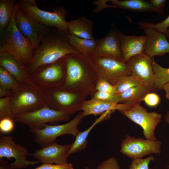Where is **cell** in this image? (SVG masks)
Masks as SVG:
<instances>
[{
	"label": "cell",
	"mask_w": 169,
	"mask_h": 169,
	"mask_svg": "<svg viewBox=\"0 0 169 169\" xmlns=\"http://www.w3.org/2000/svg\"><path fill=\"white\" fill-rule=\"evenodd\" d=\"M65 59L66 79L60 88L93 98L100 75L92 59L80 53L69 54Z\"/></svg>",
	"instance_id": "6da1fadb"
},
{
	"label": "cell",
	"mask_w": 169,
	"mask_h": 169,
	"mask_svg": "<svg viewBox=\"0 0 169 169\" xmlns=\"http://www.w3.org/2000/svg\"><path fill=\"white\" fill-rule=\"evenodd\" d=\"M54 28L33 50L32 57L26 67L29 76L42 66L54 63L69 54L79 53L69 42L68 34Z\"/></svg>",
	"instance_id": "7a4b0ae2"
},
{
	"label": "cell",
	"mask_w": 169,
	"mask_h": 169,
	"mask_svg": "<svg viewBox=\"0 0 169 169\" xmlns=\"http://www.w3.org/2000/svg\"><path fill=\"white\" fill-rule=\"evenodd\" d=\"M17 7V3L10 22L4 30L3 41L1 42L0 47L14 56L21 67L26 69L33 50L30 41L16 25L15 17Z\"/></svg>",
	"instance_id": "3957f363"
},
{
	"label": "cell",
	"mask_w": 169,
	"mask_h": 169,
	"mask_svg": "<svg viewBox=\"0 0 169 169\" xmlns=\"http://www.w3.org/2000/svg\"><path fill=\"white\" fill-rule=\"evenodd\" d=\"M12 92L11 106L14 115L34 111L47 106L45 90L36 85L20 84Z\"/></svg>",
	"instance_id": "277c9868"
},
{
	"label": "cell",
	"mask_w": 169,
	"mask_h": 169,
	"mask_svg": "<svg viewBox=\"0 0 169 169\" xmlns=\"http://www.w3.org/2000/svg\"><path fill=\"white\" fill-rule=\"evenodd\" d=\"M18 8L24 13L48 27L55 28L68 34V22L65 20L68 12L64 6H56L53 12L39 8L35 0H19Z\"/></svg>",
	"instance_id": "5b68a950"
},
{
	"label": "cell",
	"mask_w": 169,
	"mask_h": 169,
	"mask_svg": "<svg viewBox=\"0 0 169 169\" xmlns=\"http://www.w3.org/2000/svg\"><path fill=\"white\" fill-rule=\"evenodd\" d=\"M65 56L38 68L29 75L31 81L44 90L60 88L66 79Z\"/></svg>",
	"instance_id": "8992f818"
},
{
	"label": "cell",
	"mask_w": 169,
	"mask_h": 169,
	"mask_svg": "<svg viewBox=\"0 0 169 169\" xmlns=\"http://www.w3.org/2000/svg\"><path fill=\"white\" fill-rule=\"evenodd\" d=\"M45 90L47 106L69 115L81 110L88 96L81 92L65 91L60 88Z\"/></svg>",
	"instance_id": "52a82bcc"
},
{
	"label": "cell",
	"mask_w": 169,
	"mask_h": 169,
	"mask_svg": "<svg viewBox=\"0 0 169 169\" xmlns=\"http://www.w3.org/2000/svg\"><path fill=\"white\" fill-rule=\"evenodd\" d=\"M84 118L81 112L65 124L54 125L47 124L43 129L30 128V131L34 135L35 142L42 147L55 141L60 136L70 134L76 136L80 131L78 127Z\"/></svg>",
	"instance_id": "ba28073f"
},
{
	"label": "cell",
	"mask_w": 169,
	"mask_h": 169,
	"mask_svg": "<svg viewBox=\"0 0 169 169\" xmlns=\"http://www.w3.org/2000/svg\"><path fill=\"white\" fill-rule=\"evenodd\" d=\"M70 119V115L46 106L34 111L15 115L13 120L30 128L39 129L47 123L67 121Z\"/></svg>",
	"instance_id": "9c48e42d"
},
{
	"label": "cell",
	"mask_w": 169,
	"mask_h": 169,
	"mask_svg": "<svg viewBox=\"0 0 169 169\" xmlns=\"http://www.w3.org/2000/svg\"><path fill=\"white\" fill-rule=\"evenodd\" d=\"M120 112L142 127L145 139L152 141L157 140L155 131L161 121L162 115L161 114L148 112L146 108L140 104L133 105L129 109Z\"/></svg>",
	"instance_id": "30bf717a"
},
{
	"label": "cell",
	"mask_w": 169,
	"mask_h": 169,
	"mask_svg": "<svg viewBox=\"0 0 169 169\" xmlns=\"http://www.w3.org/2000/svg\"><path fill=\"white\" fill-rule=\"evenodd\" d=\"M15 18L17 28L30 41L33 50L38 47L43 38L53 28L29 17L23 12L18 5Z\"/></svg>",
	"instance_id": "8fae6325"
},
{
	"label": "cell",
	"mask_w": 169,
	"mask_h": 169,
	"mask_svg": "<svg viewBox=\"0 0 169 169\" xmlns=\"http://www.w3.org/2000/svg\"><path fill=\"white\" fill-rule=\"evenodd\" d=\"M161 144L159 140L136 138L127 134L121 143L120 152L132 159L142 158L151 154H160Z\"/></svg>",
	"instance_id": "7c38bea8"
},
{
	"label": "cell",
	"mask_w": 169,
	"mask_h": 169,
	"mask_svg": "<svg viewBox=\"0 0 169 169\" xmlns=\"http://www.w3.org/2000/svg\"><path fill=\"white\" fill-rule=\"evenodd\" d=\"M29 155L26 148L16 143L11 136L2 135L0 138V159L11 158L14 161L10 164L13 169H21L39 162L38 161H30L27 158Z\"/></svg>",
	"instance_id": "4fadbf2b"
},
{
	"label": "cell",
	"mask_w": 169,
	"mask_h": 169,
	"mask_svg": "<svg viewBox=\"0 0 169 169\" xmlns=\"http://www.w3.org/2000/svg\"><path fill=\"white\" fill-rule=\"evenodd\" d=\"M118 31L115 24H112L105 36L97 39L96 48L90 58L104 57L124 61Z\"/></svg>",
	"instance_id": "5bb4252c"
},
{
	"label": "cell",
	"mask_w": 169,
	"mask_h": 169,
	"mask_svg": "<svg viewBox=\"0 0 169 169\" xmlns=\"http://www.w3.org/2000/svg\"><path fill=\"white\" fill-rule=\"evenodd\" d=\"M91 59L101 76L114 86L122 76L131 75L126 62L104 57Z\"/></svg>",
	"instance_id": "9a60e30c"
},
{
	"label": "cell",
	"mask_w": 169,
	"mask_h": 169,
	"mask_svg": "<svg viewBox=\"0 0 169 169\" xmlns=\"http://www.w3.org/2000/svg\"><path fill=\"white\" fill-rule=\"evenodd\" d=\"M131 75L142 85L155 90L154 77L151 58L143 54L134 56L127 62Z\"/></svg>",
	"instance_id": "2e32d148"
},
{
	"label": "cell",
	"mask_w": 169,
	"mask_h": 169,
	"mask_svg": "<svg viewBox=\"0 0 169 169\" xmlns=\"http://www.w3.org/2000/svg\"><path fill=\"white\" fill-rule=\"evenodd\" d=\"M71 144L62 145L54 141L48 145L29 153L39 162L57 164L68 163V153Z\"/></svg>",
	"instance_id": "e0dca14e"
},
{
	"label": "cell",
	"mask_w": 169,
	"mask_h": 169,
	"mask_svg": "<svg viewBox=\"0 0 169 169\" xmlns=\"http://www.w3.org/2000/svg\"><path fill=\"white\" fill-rule=\"evenodd\" d=\"M144 53L150 58L169 53V42L165 34L151 28L144 29Z\"/></svg>",
	"instance_id": "ac0fdd59"
},
{
	"label": "cell",
	"mask_w": 169,
	"mask_h": 169,
	"mask_svg": "<svg viewBox=\"0 0 169 169\" xmlns=\"http://www.w3.org/2000/svg\"><path fill=\"white\" fill-rule=\"evenodd\" d=\"M0 66L12 75L20 84L35 85L30 80L26 70L21 67L15 57L1 47Z\"/></svg>",
	"instance_id": "d6986e66"
},
{
	"label": "cell",
	"mask_w": 169,
	"mask_h": 169,
	"mask_svg": "<svg viewBox=\"0 0 169 169\" xmlns=\"http://www.w3.org/2000/svg\"><path fill=\"white\" fill-rule=\"evenodd\" d=\"M133 105L126 104L115 103L94 98L89 100H85L81 107L84 117L90 115L96 116L110 111L118 110L119 111L129 109Z\"/></svg>",
	"instance_id": "ffe728a7"
},
{
	"label": "cell",
	"mask_w": 169,
	"mask_h": 169,
	"mask_svg": "<svg viewBox=\"0 0 169 169\" xmlns=\"http://www.w3.org/2000/svg\"><path fill=\"white\" fill-rule=\"evenodd\" d=\"M118 34L124 61L127 62L131 58L144 53L146 35H126L119 30Z\"/></svg>",
	"instance_id": "44dd1931"
},
{
	"label": "cell",
	"mask_w": 169,
	"mask_h": 169,
	"mask_svg": "<svg viewBox=\"0 0 169 169\" xmlns=\"http://www.w3.org/2000/svg\"><path fill=\"white\" fill-rule=\"evenodd\" d=\"M93 22L84 16L68 22L69 34L89 39H95L92 33Z\"/></svg>",
	"instance_id": "7402d4cb"
},
{
	"label": "cell",
	"mask_w": 169,
	"mask_h": 169,
	"mask_svg": "<svg viewBox=\"0 0 169 169\" xmlns=\"http://www.w3.org/2000/svg\"><path fill=\"white\" fill-rule=\"evenodd\" d=\"M152 91L148 87L143 85L131 88L116 95L117 103L135 105L140 104L146 95Z\"/></svg>",
	"instance_id": "603a6c76"
},
{
	"label": "cell",
	"mask_w": 169,
	"mask_h": 169,
	"mask_svg": "<svg viewBox=\"0 0 169 169\" xmlns=\"http://www.w3.org/2000/svg\"><path fill=\"white\" fill-rule=\"evenodd\" d=\"M110 115V113L108 112L104 113L88 128L83 131H80L75 136L76 138L74 142L71 144V148L68 153L69 156L85 149L88 143L87 137L91 130L99 122L109 118Z\"/></svg>",
	"instance_id": "cb8c5ba5"
},
{
	"label": "cell",
	"mask_w": 169,
	"mask_h": 169,
	"mask_svg": "<svg viewBox=\"0 0 169 169\" xmlns=\"http://www.w3.org/2000/svg\"><path fill=\"white\" fill-rule=\"evenodd\" d=\"M68 38L70 44L79 53L90 58L96 48L97 39L82 38L70 34Z\"/></svg>",
	"instance_id": "d4e9b609"
},
{
	"label": "cell",
	"mask_w": 169,
	"mask_h": 169,
	"mask_svg": "<svg viewBox=\"0 0 169 169\" xmlns=\"http://www.w3.org/2000/svg\"><path fill=\"white\" fill-rule=\"evenodd\" d=\"M117 8L138 12H155L149 1L143 0H110Z\"/></svg>",
	"instance_id": "484cf974"
},
{
	"label": "cell",
	"mask_w": 169,
	"mask_h": 169,
	"mask_svg": "<svg viewBox=\"0 0 169 169\" xmlns=\"http://www.w3.org/2000/svg\"><path fill=\"white\" fill-rule=\"evenodd\" d=\"M151 62L154 77L155 90H163V86L169 82V68L161 66L154 57L151 58Z\"/></svg>",
	"instance_id": "4316f807"
},
{
	"label": "cell",
	"mask_w": 169,
	"mask_h": 169,
	"mask_svg": "<svg viewBox=\"0 0 169 169\" xmlns=\"http://www.w3.org/2000/svg\"><path fill=\"white\" fill-rule=\"evenodd\" d=\"M17 2L15 0H0V29L4 30L9 24Z\"/></svg>",
	"instance_id": "83f0119b"
},
{
	"label": "cell",
	"mask_w": 169,
	"mask_h": 169,
	"mask_svg": "<svg viewBox=\"0 0 169 169\" xmlns=\"http://www.w3.org/2000/svg\"><path fill=\"white\" fill-rule=\"evenodd\" d=\"M142 85L131 75L123 76L120 78L114 85L116 94H121L131 88Z\"/></svg>",
	"instance_id": "f1b7e54d"
},
{
	"label": "cell",
	"mask_w": 169,
	"mask_h": 169,
	"mask_svg": "<svg viewBox=\"0 0 169 169\" xmlns=\"http://www.w3.org/2000/svg\"><path fill=\"white\" fill-rule=\"evenodd\" d=\"M19 85L12 75L0 66V87L13 91Z\"/></svg>",
	"instance_id": "f546056e"
},
{
	"label": "cell",
	"mask_w": 169,
	"mask_h": 169,
	"mask_svg": "<svg viewBox=\"0 0 169 169\" xmlns=\"http://www.w3.org/2000/svg\"><path fill=\"white\" fill-rule=\"evenodd\" d=\"M11 96L0 98V120L4 118L13 120L14 115L12 108Z\"/></svg>",
	"instance_id": "4dcf8cb0"
},
{
	"label": "cell",
	"mask_w": 169,
	"mask_h": 169,
	"mask_svg": "<svg viewBox=\"0 0 169 169\" xmlns=\"http://www.w3.org/2000/svg\"><path fill=\"white\" fill-rule=\"evenodd\" d=\"M137 24L139 25L141 29L151 28L156 29L161 33H165L169 28V15L162 22L155 24L143 21L139 22Z\"/></svg>",
	"instance_id": "1f68e13d"
},
{
	"label": "cell",
	"mask_w": 169,
	"mask_h": 169,
	"mask_svg": "<svg viewBox=\"0 0 169 169\" xmlns=\"http://www.w3.org/2000/svg\"><path fill=\"white\" fill-rule=\"evenodd\" d=\"M155 159V157L153 155L144 159L139 158L132 159L129 169H149V165L151 161H154Z\"/></svg>",
	"instance_id": "d6a6232c"
},
{
	"label": "cell",
	"mask_w": 169,
	"mask_h": 169,
	"mask_svg": "<svg viewBox=\"0 0 169 169\" xmlns=\"http://www.w3.org/2000/svg\"><path fill=\"white\" fill-rule=\"evenodd\" d=\"M96 91L116 95L114 86L100 76L95 86Z\"/></svg>",
	"instance_id": "836d02e7"
},
{
	"label": "cell",
	"mask_w": 169,
	"mask_h": 169,
	"mask_svg": "<svg viewBox=\"0 0 169 169\" xmlns=\"http://www.w3.org/2000/svg\"><path fill=\"white\" fill-rule=\"evenodd\" d=\"M117 159L111 157L104 160L98 166L96 169H120Z\"/></svg>",
	"instance_id": "e575fe53"
},
{
	"label": "cell",
	"mask_w": 169,
	"mask_h": 169,
	"mask_svg": "<svg viewBox=\"0 0 169 169\" xmlns=\"http://www.w3.org/2000/svg\"><path fill=\"white\" fill-rule=\"evenodd\" d=\"M14 121L9 118L0 120V132L2 134H7L12 132L14 129Z\"/></svg>",
	"instance_id": "d590c367"
},
{
	"label": "cell",
	"mask_w": 169,
	"mask_h": 169,
	"mask_svg": "<svg viewBox=\"0 0 169 169\" xmlns=\"http://www.w3.org/2000/svg\"><path fill=\"white\" fill-rule=\"evenodd\" d=\"M143 101L148 106L153 107L157 106L160 104L161 98L157 94L149 92L145 96Z\"/></svg>",
	"instance_id": "8d00e7d4"
},
{
	"label": "cell",
	"mask_w": 169,
	"mask_h": 169,
	"mask_svg": "<svg viewBox=\"0 0 169 169\" xmlns=\"http://www.w3.org/2000/svg\"><path fill=\"white\" fill-rule=\"evenodd\" d=\"M93 98L112 103H117L116 95L107 92L96 91L95 93Z\"/></svg>",
	"instance_id": "74e56055"
},
{
	"label": "cell",
	"mask_w": 169,
	"mask_h": 169,
	"mask_svg": "<svg viewBox=\"0 0 169 169\" xmlns=\"http://www.w3.org/2000/svg\"><path fill=\"white\" fill-rule=\"evenodd\" d=\"M33 169H74V168L71 163H68L65 164L43 163Z\"/></svg>",
	"instance_id": "f35d334b"
},
{
	"label": "cell",
	"mask_w": 169,
	"mask_h": 169,
	"mask_svg": "<svg viewBox=\"0 0 169 169\" xmlns=\"http://www.w3.org/2000/svg\"><path fill=\"white\" fill-rule=\"evenodd\" d=\"M149 1L153 6L155 12L159 14H163L166 0H150Z\"/></svg>",
	"instance_id": "ab89813d"
},
{
	"label": "cell",
	"mask_w": 169,
	"mask_h": 169,
	"mask_svg": "<svg viewBox=\"0 0 169 169\" xmlns=\"http://www.w3.org/2000/svg\"><path fill=\"white\" fill-rule=\"evenodd\" d=\"M13 92L11 90L0 87V98L11 96Z\"/></svg>",
	"instance_id": "60d3db41"
},
{
	"label": "cell",
	"mask_w": 169,
	"mask_h": 169,
	"mask_svg": "<svg viewBox=\"0 0 169 169\" xmlns=\"http://www.w3.org/2000/svg\"><path fill=\"white\" fill-rule=\"evenodd\" d=\"M0 169H13L10 164H8V162L3 158L0 159Z\"/></svg>",
	"instance_id": "b9f144b4"
},
{
	"label": "cell",
	"mask_w": 169,
	"mask_h": 169,
	"mask_svg": "<svg viewBox=\"0 0 169 169\" xmlns=\"http://www.w3.org/2000/svg\"><path fill=\"white\" fill-rule=\"evenodd\" d=\"M166 93V97L169 101V82L165 84L163 87Z\"/></svg>",
	"instance_id": "7bdbcfd3"
},
{
	"label": "cell",
	"mask_w": 169,
	"mask_h": 169,
	"mask_svg": "<svg viewBox=\"0 0 169 169\" xmlns=\"http://www.w3.org/2000/svg\"><path fill=\"white\" fill-rule=\"evenodd\" d=\"M164 121L169 125V110L167 111L165 115Z\"/></svg>",
	"instance_id": "ee69618b"
},
{
	"label": "cell",
	"mask_w": 169,
	"mask_h": 169,
	"mask_svg": "<svg viewBox=\"0 0 169 169\" xmlns=\"http://www.w3.org/2000/svg\"><path fill=\"white\" fill-rule=\"evenodd\" d=\"M164 33L166 35L167 38L169 39V29H168L166 32Z\"/></svg>",
	"instance_id": "f6af8a7d"
},
{
	"label": "cell",
	"mask_w": 169,
	"mask_h": 169,
	"mask_svg": "<svg viewBox=\"0 0 169 169\" xmlns=\"http://www.w3.org/2000/svg\"><path fill=\"white\" fill-rule=\"evenodd\" d=\"M84 169H90L88 167H85Z\"/></svg>",
	"instance_id": "bcb514c9"
},
{
	"label": "cell",
	"mask_w": 169,
	"mask_h": 169,
	"mask_svg": "<svg viewBox=\"0 0 169 169\" xmlns=\"http://www.w3.org/2000/svg\"><path fill=\"white\" fill-rule=\"evenodd\" d=\"M166 169H169V168H167Z\"/></svg>",
	"instance_id": "7dc6e473"
}]
</instances>
